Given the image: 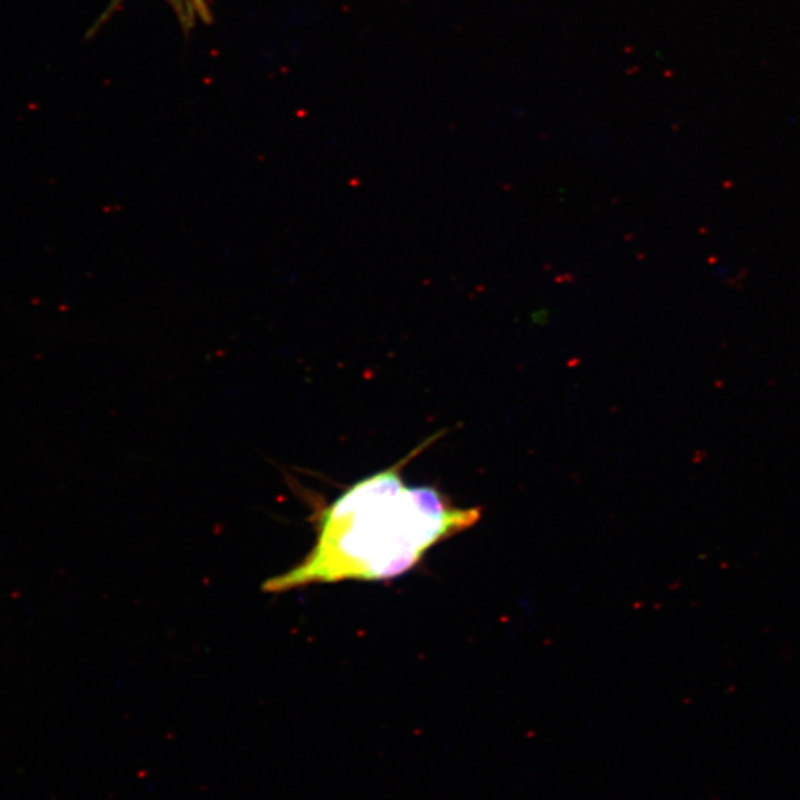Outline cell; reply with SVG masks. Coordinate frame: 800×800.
<instances>
[{
    "mask_svg": "<svg viewBox=\"0 0 800 800\" xmlns=\"http://www.w3.org/2000/svg\"><path fill=\"white\" fill-rule=\"evenodd\" d=\"M446 431L421 442L403 460L341 492L320 513L313 547L298 565L265 580L285 593L343 581H389L420 565L425 553L473 528L479 507H457L433 487H410L402 469Z\"/></svg>",
    "mask_w": 800,
    "mask_h": 800,
    "instance_id": "obj_1",
    "label": "cell"
},
{
    "mask_svg": "<svg viewBox=\"0 0 800 800\" xmlns=\"http://www.w3.org/2000/svg\"><path fill=\"white\" fill-rule=\"evenodd\" d=\"M116 2H119V0H116ZM168 2H171V5L174 7V10L176 11V14L181 16V20L184 21V23L192 24L193 21H195L197 15H204V3H202V0H168Z\"/></svg>",
    "mask_w": 800,
    "mask_h": 800,
    "instance_id": "obj_2",
    "label": "cell"
}]
</instances>
